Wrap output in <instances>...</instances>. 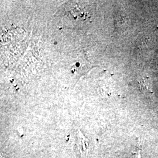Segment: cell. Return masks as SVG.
I'll return each instance as SVG.
<instances>
[{"label":"cell","instance_id":"6da1fadb","mask_svg":"<svg viewBox=\"0 0 158 158\" xmlns=\"http://www.w3.org/2000/svg\"><path fill=\"white\" fill-rule=\"evenodd\" d=\"M139 85L141 86L142 90L143 91H151V85L149 81V79L143 78L139 81Z\"/></svg>","mask_w":158,"mask_h":158}]
</instances>
